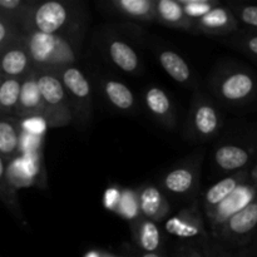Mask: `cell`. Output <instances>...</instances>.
Returning a JSON list of instances; mask_svg holds the SVG:
<instances>
[{"mask_svg": "<svg viewBox=\"0 0 257 257\" xmlns=\"http://www.w3.org/2000/svg\"><path fill=\"white\" fill-rule=\"evenodd\" d=\"M78 10L70 3L49 0L33 5L28 9L23 23V32H39L44 34H57L64 37H74V32L80 29L78 20Z\"/></svg>", "mask_w": 257, "mask_h": 257, "instance_id": "cell-1", "label": "cell"}, {"mask_svg": "<svg viewBox=\"0 0 257 257\" xmlns=\"http://www.w3.org/2000/svg\"><path fill=\"white\" fill-rule=\"evenodd\" d=\"M24 45L35 70H58L77 60L74 45L64 35L30 32L25 34Z\"/></svg>", "mask_w": 257, "mask_h": 257, "instance_id": "cell-2", "label": "cell"}, {"mask_svg": "<svg viewBox=\"0 0 257 257\" xmlns=\"http://www.w3.org/2000/svg\"><path fill=\"white\" fill-rule=\"evenodd\" d=\"M38 85L43 99V118L49 127H65L74 118L67 92L55 70H37Z\"/></svg>", "mask_w": 257, "mask_h": 257, "instance_id": "cell-3", "label": "cell"}, {"mask_svg": "<svg viewBox=\"0 0 257 257\" xmlns=\"http://www.w3.org/2000/svg\"><path fill=\"white\" fill-rule=\"evenodd\" d=\"M67 92L74 118L79 123H87L92 118V89L85 75L77 67L55 70Z\"/></svg>", "mask_w": 257, "mask_h": 257, "instance_id": "cell-4", "label": "cell"}, {"mask_svg": "<svg viewBox=\"0 0 257 257\" xmlns=\"http://www.w3.org/2000/svg\"><path fill=\"white\" fill-rule=\"evenodd\" d=\"M187 125L191 137L196 140L207 141L217 135L221 120L217 109L211 100L206 99L202 95L193 99Z\"/></svg>", "mask_w": 257, "mask_h": 257, "instance_id": "cell-5", "label": "cell"}, {"mask_svg": "<svg viewBox=\"0 0 257 257\" xmlns=\"http://www.w3.org/2000/svg\"><path fill=\"white\" fill-rule=\"evenodd\" d=\"M165 230L171 236L181 240L207 237L202 213L198 210L197 203L192 207L180 210L177 213L168 217L165 222Z\"/></svg>", "mask_w": 257, "mask_h": 257, "instance_id": "cell-6", "label": "cell"}, {"mask_svg": "<svg viewBox=\"0 0 257 257\" xmlns=\"http://www.w3.org/2000/svg\"><path fill=\"white\" fill-rule=\"evenodd\" d=\"M202 161L186 162L168 171L162 178V186L170 195L177 197L192 196L197 191Z\"/></svg>", "mask_w": 257, "mask_h": 257, "instance_id": "cell-7", "label": "cell"}, {"mask_svg": "<svg viewBox=\"0 0 257 257\" xmlns=\"http://www.w3.org/2000/svg\"><path fill=\"white\" fill-rule=\"evenodd\" d=\"M256 195L257 187L255 185H250V183L246 182L242 186H240L225 202L221 203L207 217L213 233L217 235L221 228L223 227V225L238 211L246 207L255 198Z\"/></svg>", "mask_w": 257, "mask_h": 257, "instance_id": "cell-8", "label": "cell"}, {"mask_svg": "<svg viewBox=\"0 0 257 257\" xmlns=\"http://www.w3.org/2000/svg\"><path fill=\"white\" fill-rule=\"evenodd\" d=\"M257 226V195L246 207L233 215L223 225L217 237L228 241H240L243 236L250 235Z\"/></svg>", "mask_w": 257, "mask_h": 257, "instance_id": "cell-9", "label": "cell"}, {"mask_svg": "<svg viewBox=\"0 0 257 257\" xmlns=\"http://www.w3.org/2000/svg\"><path fill=\"white\" fill-rule=\"evenodd\" d=\"M255 79L245 70L228 73L218 83L217 92L227 102H242L255 92Z\"/></svg>", "mask_w": 257, "mask_h": 257, "instance_id": "cell-10", "label": "cell"}, {"mask_svg": "<svg viewBox=\"0 0 257 257\" xmlns=\"http://www.w3.org/2000/svg\"><path fill=\"white\" fill-rule=\"evenodd\" d=\"M43 112L44 107L38 85L37 70H33L28 77L23 79L22 94L14 117L20 120L33 117H43Z\"/></svg>", "mask_w": 257, "mask_h": 257, "instance_id": "cell-11", "label": "cell"}, {"mask_svg": "<svg viewBox=\"0 0 257 257\" xmlns=\"http://www.w3.org/2000/svg\"><path fill=\"white\" fill-rule=\"evenodd\" d=\"M140 212L151 221H162L170 215L171 205L162 191L153 185H147L137 193Z\"/></svg>", "mask_w": 257, "mask_h": 257, "instance_id": "cell-12", "label": "cell"}, {"mask_svg": "<svg viewBox=\"0 0 257 257\" xmlns=\"http://www.w3.org/2000/svg\"><path fill=\"white\" fill-rule=\"evenodd\" d=\"M33 70H35L34 65L24 44L15 45L2 52L3 78H17L23 80Z\"/></svg>", "mask_w": 257, "mask_h": 257, "instance_id": "cell-13", "label": "cell"}, {"mask_svg": "<svg viewBox=\"0 0 257 257\" xmlns=\"http://www.w3.org/2000/svg\"><path fill=\"white\" fill-rule=\"evenodd\" d=\"M248 173L246 171L237 172L232 176L223 178L218 181L213 186H211L205 195V201H203V207H205L206 216H210L218 206L225 202L240 186L247 182Z\"/></svg>", "mask_w": 257, "mask_h": 257, "instance_id": "cell-14", "label": "cell"}, {"mask_svg": "<svg viewBox=\"0 0 257 257\" xmlns=\"http://www.w3.org/2000/svg\"><path fill=\"white\" fill-rule=\"evenodd\" d=\"M237 29V19L231 10L218 5L201 19L196 20L195 32L211 35H222Z\"/></svg>", "mask_w": 257, "mask_h": 257, "instance_id": "cell-15", "label": "cell"}, {"mask_svg": "<svg viewBox=\"0 0 257 257\" xmlns=\"http://www.w3.org/2000/svg\"><path fill=\"white\" fill-rule=\"evenodd\" d=\"M156 14L158 22L166 27L186 32H195L196 22L186 15L185 9L177 0H157Z\"/></svg>", "mask_w": 257, "mask_h": 257, "instance_id": "cell-16", "label": "cell"}, {"mask_svg": "<svg viewBox=\"0 0 257 257\" xmlns=\"http://www.w3.org/2000/svg\"><path fill=\"white\" fill-rule=\"evenodd\" d=\"M145 102L151 114L166 127H175L176 114L172 102L167 93L158 87H150L146 90Z\"/></svg>", "mask_w": 257, "mask_h": 257, "instance_id": "cell-17", "label": "cell"}, {"mask_svg": "<svg viewBox=\"0 0 257 257\" xmlns=\"http://www.w3.org/2000/svg\"><path fill=\"white\" fill-rule=\"evenodd\" d=\"M22 123L15 117H3L0 122V155L5 161L19 157Z\"/></svg>", "mask_w": 257, "mask_h": 257, "instance_id": "cell-18", "label": "cell"}, {"mask_svg": "<svg viewBox=\"0 0 257 257\" xmlns=\"http://www.w3.org/2000/svg\"><path fill=\"white\" fill-rule=\"evenodd\" d=\"M135 240L138 247L145 252H157L162 246V236L157 222L140 216L132 223Z\"/></svg>", "mask_w": 257, "mask_h": 257, "instance_id": "cell-19", "label": "cell"}, {"mask_svg": "<svg viewBox=\"0 0 257 257\" xmlns=\"http://www.w3.org/2000/svg\"><path fill=\"white\" fill-rule=\"evenodd\" d=\"M109 4L115 13L130 20L146 23L157 20L156 2L153 0H113Z\"/></svg>", "mask_w": 257, "mask_h": 257, "instance_id": "cell-20", "label": "cell"}, {"mask_svg": "<svg viewBox=\"0 0 257 257\" xmlns=\"http://www.w3.org/2000/svg\"><path fill=\"white\" fill-rule=\"evenodd\" d=\"M215 162L221 170L233 172V171L242 170L250 162V153L240 146H221L215 152Z\"/></svg>", "mask_w": 257, "mask_h": 257, "instance_id": "cell-21", "label": "cell"}, {"mask_svg": "<svg viewBox=\"0 0 257 257\" xmlns=\"http://www.w3.org/2000/svg\"><path fill=\"white\" fill-rule=\"evenodd\" d=\"M108 54L115 67L125 73H136L140 68V58L136 50L122 40L113 39L108 44Z\"/></svg>", "mask_w": 257, "mask_h": 257, "instance_id": "cell-22", "label": "cell"}, {"mask_svg": "<svg viewBox=\"0 0 257 257\" xmlns=\"http://www.w3.org/2000/svg\"><path fill=\"white\" fill-rule=\"evenodd\" d=\"M158 60H160V64L162 65L166 73L171 78H173L176 82L182 83V84L190 82L191 75H192L191 68L188 67L186 60L180 54H177L173 50H162L158 54Z\"/></svg>", "mask_w": 257, "mask_h": 257, "instance_id": "cell-23", "label": "cell"}, {"mask_svg": "<svg viewBox=\"0 0 257 257\" xmlns=\"http://www.w3.org/2000/svg\"><path fill=\"white\" fill-rule=\"evenodd\" d=\"M23 80L17 78H3L0 85V109L3 117H14L22 94Z\"/></svg>", "mask_w": 257, "mask_h": 257, "instance_id": "cell-24", "label": "cell"}, {"mask_svg": "<svg viewBox=\"0 0 257 257\" xmlns=\"http://www.w3.org/2000/svg\"><path fill=\"white\" fill-rule=\"evenodd\" d=\"M104 94L109 103L119 110H132L136 99L132 90L118 80L109 79L104 83Z\"/></svg>", "mask_w": 257, "mask_h": 257, "instance_id": "cell-25", "label": "cell"}, {"mask_svg": "<svg viewBox=\"0 0 257 257\" xmlns=\"http://www.w3.org/2000/svg\"><path fill=\"white\" fill-rule=\"evenodd\" d=\"M5 170H7L5 160L0 158V192H2V198L9 210H12L18 217H22L19 202H18L17 190L8 181L7 175H5Z\"/></svg>", "mask_w": 257, "mask_h": 257, "instance_id": "cell-26", "label": "cell"}, {"mask_svg": "<svg viewBox=\"0 0 257 257\" xmlns=\"http://www.w3.org/2000/svg\"><path fill=\"white\" fill-rule=\"evenodd\" d=\"M180 3L185 9L186 15L195 22L218 7L217 2H208V0H180Z\"/></svg>", "mask_w": 257, "mask_h": 257, "instance_id": "cell-27", "label": "cell"}, {"mask_svg": "<svg viewBox=\"0 0 257 257\" xmlns=\"http://www.w3.org/2000/svg\"><path fill=\"white\" fill-rule=\"evenodd\" d=\"M117 211H119L120 215H123L127 218H137L138 211H140V205H138V198L137 196H135L133 193H131L130 191H125L122 193V197H120L119 205H118Z\"/></svg>", "mask_w": 257, "mask_h": 257, "instance_id": "cell-28", "label": "cell"}, {"mask_svg": "<svg viewBox=\"0 0 257 257\" xmlns=\"http://www.w3.org/2000/svg\"><path fill=\"white\" fill-rule=\"evenodd\" d=\"M235 17L237 15V19L241 23L257 29V7L256 5H245V7H238L235 10Z\"/></svg>", "mask_w": 257, "mask_h": 257, "instance_id": "cell-29", "label": "cell"}, {"mask_svg": "<svg viewBox=\"0 0 257 257\" xmlns=\"http://www.w3.org/2000/svg\"><path fill=\"white\" fill-rule=\"evenodd\" d=\"M20 123H22V131L37 136H40L42 133H44L45 128L48 125V123L45 122V119L43 117L28 118V119H23V122L20 120Z\"/></svg>", "mask_w": 257, "mask_h": 257, "instance_id": "cell-30", "label": "cell"}, {"mask_svg": "<svg viewBox=\"0 0 257 257\" xmlns=\"http://www.w3.org/2000/svg\"><path fill=\"white\" fill-rule=\"evenodd\" d=\"M120 197H122V193L119 191H117L115 188H109V190L105 192L104 196V203L108 208L110 210H117L118 205H119Z\"/></svg>", "mask_w": 257, "mask_h": 257, "instance_id": "cell-31", "label": "cell"}, {"mask_svg": "<svg viewBox=\"0 0 257 257\" xmlns=\"http://www.w3.org/2000/svg\"><path fill=\"white\" fill-rule=\"evenodd\" d=\"M177 257H203V255L191 246H182L177 251Z\"/></svg>", "mask_w": 257, "mask_h": 257, "instance_id": "cell-32", "label": "cell"}, {"mask_svg": "<svg viewBox=\"0 0 257 257\" xmlns=\"http://www.w3.org/2000/svg\"><path fill=\"white\" fill-rule=\"evenodd\" d=\"M245 44L248 52H250L251 54L255 55V57H257V34L248 37L247 39H246Z\"/></svg>", "mask_w": 257, "mask_h": 257, "instance_id": "cell-33", "label": "cell"}, {"mask_svg": "<svg viewBox=\"0 0 257 257\" xmlns=\"http://www.w3.org/2000/svg\"><path fill=\"white\" fill-rule=\"evenodd\" d=\"M140 257H165V256L161 255V253H158V252H145Z\"/></svg>", "mask_w": 257, "mask_h": 257, "instance_id": "cell-34", "label": "cell"}, {"mask_svg": "<svg viewBox=\"0 0 257 257\" xmlns=\"http://www.w3.org/2000/svg\"><path fill=\"white\" fill-rule=\"evenodd\" d=\"M251 178H252L253 182L257 183V166L255 168H253L252 172H251Z\"/></svg>", "mask_w": 257, "mask_h": 257, "instance_id": "cell-35", "label": "cell"}]
</instances>
